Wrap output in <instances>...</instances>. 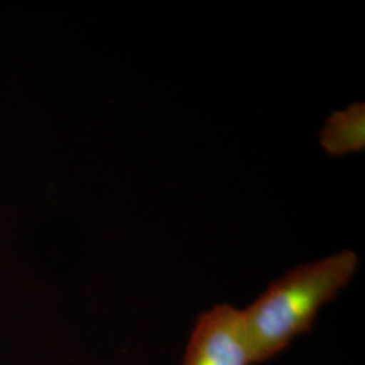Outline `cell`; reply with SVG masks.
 <instances>
[{
  "mask_svg": "<svg viewBox=\"0 0 365 365\" xmlns=\"http://www.w3.org/2000/svg\"><path fill=\"white\" fill-rule=\"evenodd\" d=\"M359 267L353 250L303 264L276 279L242 310L255 363L271 360L307 333L319 312L349 284Z\"/></svg>",
  "mask_w": 365,
  "mask_h": 365,
  "instance_id": "cell-1",
  "label": "cell"
},
{
  "mask_svg": "<svg viewBox=\"0 0 365 365\" xmlns=\"http://www.w3.org/2000/svg\"><path fill=\"white\" fill-rule=\"evenodd\" d=\"M182 365H256L242 310L222 303L200 314L187 342Z\"/></svg>",
  "mask_w": 365,
  "mask_h": 365,
  "instance_id": "cell-2",
  "label": "cell"
},
{
  "mask_svg": "<svg viewBox=\"0 0 365 365\" xmlns=\"http://www.w3.org/2000/svg\"><path fill=\"white\" fill-rule=\"evenodd\" d=\"M319 143L327 155L333 157L364 150V103H353L345 110L333 113L319 133Z\"/></svg>",
  "mask_w": 365,
  "mask_h": 365,
  "instance_id": "cell-3",
  "label": "cell"
}]
</instances>
